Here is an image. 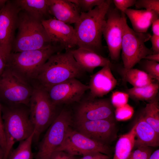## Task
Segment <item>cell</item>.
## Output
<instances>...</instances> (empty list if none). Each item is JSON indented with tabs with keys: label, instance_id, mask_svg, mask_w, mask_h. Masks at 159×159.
Segmentation results:
<instances>
[{
	"label": "cell",
	"instance_id": "6da1fadb",
	"mask_svg": "<svg viewBox=\"0 0 159 159\" xmlns=\"http://www.w3.org/2000/svg\"><path fill=\"white\" fill-rule=\"evenodd\" d=\"M112 2V0H105L90 11L81 13L74 27L78 48L100 54L103 49V26L106 15Z\"/></svg>",
	"mask_w": 159,
	"mask_h": 159
},
{
	"label": "cell",
	"instance_id": "7a4b0ae2",
	"mask_svg": "<svg viewBox=\"0 0 159 159\" xmlns=\"http://www.w3.org/2000/svg\"><path fill=\"white\" fill-rule=\"evenodd\" d=\"M83 72L69 50L52 55L42 67L35 80L47 90L69 79L77 78Z\"/></svg>",
	"mask_w": 159,
	"mask_h": 159
},
{
	"label": "cell",
	"instance_id": "3957f363",
	"mask_svg": "<svg viewBox=\"0 0 159 159\" xmlns=\"http://www.w3.org/2000/svg\"><path fill=\"white\" fill-rule=\"evenodd\" d=\"M6 146L4 159H7L15 143L29 137L34 132L29 107L1 105Z\"/></svg>",
	"mask_w": 159,
	"mask_h": 159
},
{
	"label": "cell",
	"instance_id": "277c9868",
	"mask_svg": "<svg viewBox=\"0 0 159 159\" xmlns=\"http://www.w3.org/2000/svg\"><path fill=\"white\" fill-rule=\"evenodd\" d=\"M17 29L13 52L41 49L52 45L42 21L24 12L19 13Z\"/></svg>",
	"mask_w": 159,
	"mask_h": 159
},
{
	"label": "cell",
	"instance_id": "5b68a950",
	"mask_svg": "<svg viewBox=\"0 0 159 159\" xmlns=\"http://www.w3.org/2000/svg\"><path fill=\"white\" fill-rule=\"evenodd\" d=\"M34 89L29 106V116L34 128L33 142H38L41 134L55 120L57 106L52 102L47 91L37 83Z\"/></svg>",
	"mask_w": 159,
	"mask_h": 159
},
{
	"label": "cell",
	"instance_id": "8992f818",
	"mask_svg": "<svg viewBox=\"0 0 159 159\" xmlns=\"http://www.w3.org/2000/svg\"><path fill=\"white\" fill-rule=\"evenodd\" d=\"M63 49L52 44L41 49L11 52L7 66L29 81L35 80L42 67L52 55Z\"/></svg>",
	"mask_w": 159,
	"mask_h": 159
},
{
	"label": "cell",
	"instance_id": "52a82bcc",
	"mask_svg": "<svg viewBox=\"0 0 159 159\" xmlns=\"http://www.w3.org/2000/svg\"><path fill=\"white\" fill-rule=\"evenodd\" d=\"M29 82L7 66L0 76V100L6 105L29 107L34 89Z\"/></svg>",
	"mask_w": 159,
	"mask_h": 159
},
{
	"label": "cell",
	"instance_id": "ba28073f",
	"mask_svg": "<svg viewBox=\"0 0 159 159\" xmlns=\"http://www.w3.org/2000/svg\"><path fill=\"white\" fill-rule=\"evenodd\" d=\"M72 120L71 113L67 110H63L58 114L39 142L34 159H50L64 142Z\"/></svg>",
	"mask_w": 159,
	"mask_h": 159
},
{
	"label": "cell",
	"instance_id": "9c48e42d",
	"mask_svg": "<svg viewBox=\"0 0 159 159\" xmlns=\"http://www.w3.org/2000/svg\"><path fill=\"white\" fill-rule=\"evenodd\" d=\"M151 35L148 32L138 33L130 28L126 21L124 27L121 51L124 68L133 67L147 55L153 54L145 43L150 39Z\"/></svg>",
	"mask_w": 159,
	"mask_h": 159
},
{
	"label": "cell",
	"instance_id": "30bf717a",
	"mask_svg": "<svg viewBox=\"0 0 159 159\" xmlns=\"http://www.w3.org/2000/svg\"><path fill=\"white\" fill-rule=\"evenodd\" d=\"M126 15L111 5L106 15L102 35L107 43L111 59L118 60L121 52Z\"/></svg>",
	"mask_w": 159,
	"mask_h": 159
},
{
	"label": "cell",
	"instance_id": "8fae6325",
	"mask_svg": "<svg viewBox=\"0 0 159 159\" xmlns=\"http://www.w3.org/2000/svg\"><path fill=\"white\" fill-rule=\"evenodd\" d=\"M57 150L64 151L74 156H82L92 152H99L109 155L110 153L107 144L91 139L70 127L63 143L55 151Z\"/></svg>",
	"mask_w": 159,
	"mask_h": 159
},
{
	"label": "cell",
	"instance_id": "7c38bea8",
	"mask_svg": "<svg viewBox=\"0 0 159 159\" xmlns=\"http://www.w3.org/2000/svg\"><path fill=\"white\" fill-rule=\"evenodd\" d=\"M21 11L14 1L9 0L0 10V47L9 55L12 51Z\"/></svg>",
	"mask_w": 159,
	"mask_h": 159
},
{
	"label": "cell",
	"instance_id": "4fadbf2b",
	"mask_svg": "<svg viewBox=\"0 0 159 159\" xmlns=\"http://www.w3.org/2000/svg\"><path fill=\"white\" fill-rule=\"evenodd\" d=\"M89 87L77 78H72L46 90L53 104L57 106L80 101Z\"/></svg>",
	"mask_w": 159,
	"mask_h": 159
},
{
	"label": "cell",
	"instance_id": "5bb4252c",
	"mask_svg": "<svg viewBox=\"0 0 159 159\" xmlns=\"http://www.w3.org/2000/svg\"><path fill=\"white\" fill-rule=\"evenodd\" d=\"M42 23L52 44L66 50L77 46L75 31L71 25L52 18Z\"/></svg>",
	"mask_w": 159,
	"mask_h": 159
},
{
	"label": "cell",
	"instance_id": "9a60e30c",
	"mask_svg": "<svg viewBox=\"0 0 159 159\" xmlns=\"http://www.w3.org/2000/svg\"><path fill=\"white\" fill-rule=\"evenodd\" d=\"M114 107L108 99L89 98L79 105L76 121L115 119Z\"/></svg>",
	"mask_w": 159,
	"mask_h": 159
},
{
	"label": "cell",
	"instance_id": "2e32d148",
	"mask_svg": "<svg viewBox=\"0 0 159 159\" xmlns=\"http://www.w3.org/2000/svg\"><path fill=\"white\" fill-rule=\"evenodd\" d=\"M115 119L76 121L75 124L78 131L91 139L107 144L115 136Z\"/></svg>",
	"mask_w": 159,
	"mask_h": 159
},
{
	"label": "cell",
	"instance_id": "e0dca14e",
	"mask_svg": "<svg viewBox=\"0 0 159 159\" xmlns=\"http://www.w3.org/2000/svg\"><path fill=\"white\" fill-rule=\"evenodd\" d=\"M112 66L107 65L92 75L89 82V98L102 97L112 90L117 84V81L111 70Z\"/></svg>",
	"mask_w": 159,
	"mask_h": 159
},
{
	"label": "cell",
	"instance_id": "ac0fdd59",
	"mask_svg": "<svg viewBox=\"0 0 159 159\" xmlns=\"http://www.w3.org/2000/svg\"><path fill=\"white\" fill-rule=\"evenodd\" d=\"M49 10L54 18L69 24L77 22L81 14L78 8L69 0H49Z\"/></svg>",
	"mask_w": 159,
	"mask_h": 159
},
{
	"label": "cell",
	"instance_id": "d6986e66",
	"mask_svg": "<svg viewBox=\"0 0 159 159\" xmlns=\"http://www.w3.org/2000/svg\"><path fill=\"white\" fill-rule=\"evenodd\" d=\"M69 50L84 72L92 73L98 67H103L107 65L112 66L109 59L94 52L80 48Z\"/></svg>",
	"mask_w": 159,
	"mask_h": 159
},
{
	"label": "cell",
	"instance_id": "ffe728a7",
	"mask_svg": "<svg viewBox=\"0 0 159 159\" xmlns=\"http://www.w3.org/2000/svg\"><path fill=\"white\" fill-rule=\"evenodd\" d=\"M135 125V146L157 147L159 145V134L144 120L142 114Z\"/></svg>",
	"mask_w": 159,
	"mask_h": 159
},
{
	"label": "cell",
	"instance_id": "44dd1931",
	"mask_svg": "<svg viewBox=\"0 0 159 159\" xmlns=\"http://www.w3.org/2000/svg\"><path fill=\"white\" fill-rule=\"evenodd\" d=\"M124 13L129 19L135 32L140 33L147 32L153 22L159 18V14L145 10L128 9Z\"/></svg>",
	"mask_w": 159,
	"mask_h": 159
},
{
	"label": "cell",
	"instance_id": "7402d4cb",
	"mask_svg": "<svg viewBox=\"0 0 159 159\" xmlns=\"http://www.w3.org/2000/svg\"><path fill=\"white\" fill-rule=\"evenodd\" d=\"M20 10L42 21L51 18L49 0H16L14 1Z\"/></svg>",
	"mask_w": 159,
	"mask_h": 159
},
{
	"label": "cell",
	"instance_id": "603a6c76",
	"mask_svg": "<svg viewBox=\"0 0 159 159\" xmlns=\"http://www.w3.org/2000/svg\"><path fill=\"white\" fill-rule=\"evenodd\" d=\"M134 125L127 133L121 135L115 146L113 159H127L135 145Z\"/></svg>",
	"mask_w": 159,
	"mask_h": 159
},
{
	"label": "cell",
	"instance_id": "cb8c5ba5",
	"mask_svg": "<svg viewBox=\"0 0 159 159\" xmlns=\"http://www.w3.org/2000/svg\"><path fill=\"white\" fill-rule=\"evenodd\" d=\"M158 82H153L143 87H134L126 90L129 97L137 100L150 101L157 97L159 89Z\"/></svg>",
	"mask_w": 159,
	"mask_h": 159
},
{
	"label": "cell",
	"instance_id": "d4e9b609",
	"mask_svg": "<svg viewBox=\"0 0 159 159\" xmlns=\"http://www.w3.org/2000/svg\"><path fill=\"white\" fill-rule=\"evenodd\" d=\"M121 74L124 80L134 87L144 86L154 82V80L145 72L133 68L129 69L123 68Z\"/></svg>",
	"mask_w": 159,
	"mask_h": 159
},
{
	"label": "cell",
	"instance_id": "484cf974",
	"mask_svg": "<svg viewBox=\"0 0 159 159\" xmlns=\"http://www.w3.org/2000/svg\"><path fill=\"white\" fill-rule=\"evenodd\" d=\"M141 114L145 121L159 134V106L158 97L149 102Z\"/></svg>",
	"mask_w": 159,
	"mask_h": 159
},
{
	"label": "cell",
	"instance_id": "4316f807",
	"mask_svg": "<svg viewBox=\"0 0 159 159\" xmlns=\"http://www.w3.org/2000/svg\"><path fill=\"white\" fill-rule=\"evenodd\" d=\"M34 133L19 142L16 148L11 152L7 159H34L32 150Z\"/></svg>",
	"mask_w": 159,
	"mask_h": 159
},
{
	"label": "cell",
	"instance_id": "83f0119b",
	"mask_svg": "<svg viewBox=\"0 0 159 159\" xmlns=\"http://www.w3.org/2000/svg\"><path fill=\"white\" fill-rule=\"evenodd\" d=\"M105 0H69L79 9L81 13L88 12L103 3Z\"/></svg>",
	"mask_w": 159,
	"mask_h": 159
},
{
	"label": "cell",
	"instance_id": "f1b7e54d",
	"mask_svg": "<svg viewBox=\"0 0 159 159\" xmlns=\"http://www.w3.org/2000/svg\"><path fill=\"white\" fill-rule=\"evenodd\" d=\"M143 62V71L153 79L159 82V63L147 59Z\"/></svg>",
	"mask_w": 159,
	"mask_h": 159
},
{
	"label": "cell",
	"instance_id": "f546056e",
	"mask_svg": "<svg viewBox=\"0 0 159 159\" xmlns=\"http://www.w3.org/2000/svg\"><path fill=\"white\" fill-rule=\"evenodd\" d=\"M134 112L133 108L127 103L115 108L114 112L115 119L118 121L126 120L130 119Z\"/></svg>",
	"mask_w": 159,
	"mask_h": 159
},
{
	"label": "cell",
	"instance_id": "4dcf8cb0",
	"mask_svg": "<svg viewBox=\"0 0 159 159\" xmlns=\"http://www.w3.org/2000/svg\"><path fill=\"white\" fill-rule=\"evenodd\" d=\"M129 97L126 92L116 91L112 94L110 100L113 107L116 108L127 104Z\"/></svg>",
	"mask_w": 159,
	"mask_h": 159
},
{
	"label": "cell",
	"instance_id": "1f68e13d",
	"mask_svg": "<svg viewBox=\"0 0 159 159\" xmlns=\"http://www.w3.org/2000/svg\"><path fill=\"white\" fill-rule=\"evenodd\" d=\"M135 5L137 9L144 8L159 14V0H136Z\"/></svg>",
	"mask_w": 159,
	"mask_h": 159
},
{
	"label": "cell",
	"instance_id": "d6a6232c",
	"mask_svg": "<svg viewBox=\"0 0 159 159\" xmlns=\"http://www.w3.org/2000/svg\"><path fill=\"white\" fill-rule=\"evenodd\" d=\"M152 153L150 147L140 146L132 151L127 159H148Z\"/></svg>",
	"mask_w": 159,
	"mask_h": 159
},
{
	"label": "cell",
	"instance_id": "836d02e7",
	"mask_svg": "<svg viewBox=\"0 0 159 159\" xmlns=\"http://www.w3.org/2000/svg\"><path fill=\"white\" fill-rule=\"evenodd\" d=\"M136 0H114L112 1L116 8L124 13L126 9L135 5Z\"/></svg>",
	"mask_w": 159,
	"mask_h": 159
},
{
	"label": "cell",
	"instance_id": "e575fe53",
	"mask_svg": "<svg viewBox=\"0 0 159 159\" xmlns=\"http://www.w3.org/2000/svg\"><path fill=\"white\" fill-rule=\"evenodd\" d=\"M6 146V143L2 117V107L0 102V146L3 149L4 152Z\"/></svg>",
	"mask_w": 159,
	"mask_h": 159
},
{
	"label": "cell",
	"instance_id": "d590c367",
	"mask_svg": "<svg viewBox=\"0 0 159 159\" xmlns=\"http://www.w3.org/2000/svg\"><path fill=\"white\" fill-rule=\"evenodd\" d=\"M10 55L6 53L0 47V76L7 65Z\"/></svg>",
	"mask_w": 159,
	"mask_h": 159
},
{
	"label": "cell",
	"instance_id": "8d00e7d4",
	"mask_svg": "<svg viewBox=\"0 0 159 159\" xmlns=\"http://www.w3.org/2000/svg\"><path fill=\"white\" fill-rule=\"evenodd\" d=\"M109 155L99 152H92L82 155L79 159H110Z\"/></svg>",
	"mask_w": 159,
	"mask_h": 159
},
{
	"label": "cell",
	"instance_id": "74e56055",
	"mask_svg": "<svg viewBox=\"0 0 159 159\" xmlns=\"http://www.w3.org/2000/svg\"><path fill=\"white\" fill-rule=\"evenodd\" d=\"M50 159H77L74 156L61 150L55 151L52 154Z\"/></svg>",
	"mask_w": 159,
	"mask_h": 159
},
{
	"label": "cell",
	"instance_id": "f35d334b",
	"mask_svg": "<svg viewBox=\"0 0 159 159\" xmlns=\"http://www.w3.org/2000/svg\"><path fill=\"white\" fill-rule=\"evenodd\" d=\"M150 39L152 44L151 49L153 54L159 53V36L152 35Z\"/></svg>",
	"mask_w": 159,
	"mask_h": 159
},
{
	"label": "cell",
	"instance_id": "ab89813d",
	"mask_svg": "<svg viewBox=\"0 0 159 159\" xmlns=\"http://www.w3.org/2000/svg\"><path fill=\"white\" fill-rule=\"evenodd\" d=\"M151 25L153 35L159 36V18L154 21Z\"/></svg>",
	"mask_w": 159,
	"mask_h": 159
},
{
	"label": "cell",
	"instance_id": "60d3db41",
	"mask_svg": "<svg viewBox=\"0 0 159 159\" xmlns=\"http://www.w3.org/2000/svg\"><path fill=\"white\" fill-rule=\"evenodd\" d=\"M150 61H153L159 63V53L152 54L147 56L144 59Z\"/></svg>",
	"mask_w": 159,
	"mask_h": 159
},
{
	"label": "cell",
	"instance_id": "b9f144b4",
	"mask_svg": "<svg viewBox=\"0 0 159 159\" xmlns=\"http://www.w3.org/2000/svg\"><path fill=\"white\" fill-rule=\"evenodd\" d=\"M148 159H159V150L157 149L152 153Z\"/></svg>",
	"mask_w": 159,
	"mask_h": 159
},
{
	"label": "cell",
	"instance_id": "7bdbcfd3",
	"mask_svg": "<svg viewBox=\"0 0 159 159\" xmlns=\"http://www.w3.org/2000/svg\"><path fill=\"white\" fill-rule=\"evenodd\" d=\"M8 1L6 0H0V10L5 6Z\"/></svg>",
	"mask_w": 159,
	"mask_h": 159
},
{
	"label": "cell",
	"instance_id": "ee69618b",
	"mask_svg": "<svg viewBox=\"0 0 159 159\" xmlns=\"http://www.w3.org/2000/svg\"><path fill=\"white\" fill-rule=\"evenodd\" d=\"M0 159H4V152L3 149L0 146Z\"/></svg>",
	"mask_w": 159,
	"mask_h": 159
}]
</instances>
